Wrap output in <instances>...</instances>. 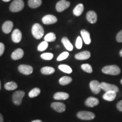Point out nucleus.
I'll use <instances>...</instances> for the list:
<instances>
[{
	"label": "nucleus",
	"mask_w": 122,
	"mask_h": 122,
	"mask_svg": "<svg viewBox=\"0 0 122 122\" xmlns=\"http://www.w3.org/2000/svg\"><path fill=\"white\" fill-rule=\"evenodd\" d=\"M32 33L33 37L36 39H40L43 37L44 34V30L43 27L41 24L35 23L33 24L32 28Z\"/></svg>",
	"instance_id": "f257e3e1"
},
{
	"label": "nucleus",
	"mask_w": 122,
	"mask_h": 122,
	"mask_svg": "<svg viewBox=\"0 0 122 122\" xmlns=\"http://www.w3.org/2000/svg\"><path fill=\"white\" fill-rule=\"evenodd\" d=\"M102 71L105 74L111 75H118L120 73V69L118 66L110 65L104 67L102 70Z\"/></svg>",
	"instance_id": "f03ea898"
},
{
	"label": "nucleus",
	"mask_w": 122,
	"mask_h": 122,
	"mask_svg": "<svg viewBox=\"0 0 122 122\" xmlns=\"http://www.w3.org/2000/svg\"><path fill=\"white\" fill-rule=\"evenodd\" d=\"M24 6V3L23 0H14L10 4V10L13 13L20 11Z\"/></svg>",
	"instance_id": "7ed1b4c3"
},
{
	"label": "nucleus",
	"mask_w": 122,
	"mask_h": 122,
	"mask_svg": "<svg viewBox=\"0 0 122 122\" xmlns=\"http://www.w3.org/2000/svg\"><path fill=\"white\" fill-rule=\"evenodd\" d=\"M25 96V92L23 91L15 92L13 94L12 100L15 105H20L22 102V100Z\"/></svg>",
	"instance_id": "20e7f679"
},
{
	"label": "nucleus",
	"mask_w": 122,
	"mask_h": 122,
	"mask_svg": "<svg viewBox=\"0 0 122 122\" xmlns=\"http://www.w3.org/2000/svg\"><path fill=\"white\" fill-rule=\"evenodd\" d=\"M77 117L80 119L84 120H92L95 118V115L93 112L87 111H81L77 112Z\"/></svg>",
	"instance_id": "39448f33"
},
{
	"label": "nucleus",
	"mask_w": 122,
	"mask_h": 122,
	"mask_svg": "<svg viewBox=\"0 0 122 122\" xmlns=\"http://www.w3.org/2000/svg\"><path fill=\"white\" fill-rule=\"evenodd\" d=\"M70 2L68 1H66V0H61L58 2L56 4V10L58 12L63 11L66 9H67L70 7Z\"/></svg>",
	"instance_id": "423d86ee"
},
{
	"label": "nucleus",
	"mask_w": 122,
	"mask_h": 122,
	"mask_svg": "<svg viewBox=\"0 0 122 122\" xmlns=\"http://www.w3.org/2000/svg\"><path fill=\"white\" fill-rule=\"evenodd\" d=\"M101 89L106 92L108 91H114L117 93L119 91V88L117 86L111 84L105 83V82H102L101 83Z\"/></svg>",
	"instance_id": "0eeeda50"
},
{
	"label": "nucleus",
	"mask_w": 122,
	"mask_h": 122,
	"mask_svg": "<svg viewBox=\"0 0 122 122\" xmlns=\"http://www.w3.org/2000/svg\"><path fill=\"white\" fill-rule=\"evenodd\" d=\"M89 86L92 92L96 94H98L101 91V83L97 80H92L91 81L89 84Z\"/></svg>",
	"instance_id": "6e6552de"
},
{
	"label": "nucleus",
	"mask_w": 122,
	"mask_h": 122,
	"mask_svg": "<svg viewBox=\"0 0 122 122\" xmlns=\"http://www.w3.org/2000/svg\"><path fill=\"white\" fill-rule=\"evenodd\" d=\"M18 71L23 74L28 75L32 73L33 68L30 65H21L18 67Z\"/></svg>",
	"instance_id": "1a4fd4ad"
},
{
	"label": "nucleus",
	"mask_w": 122,
	"mask_h": 122,
	"mask_svg": "<svg viewBox=\"0 0 122 122\" xmlns=\"http://www.w3.org/2000/svg\"><path fill=\"white\" fill-rule=\"evenodd\" d=\"M58 19L53 15H46L44 16L42 19V23L45 24H51L56 23Z\"/></svg>",
	"instance_id": "9d476101"
},
{
	"label": "nucleus",
	"mask_w": 122,
	"mask_h": 122,
	"mask_svg": "<svg viewBox=\"0 0 122 122\" xmlns=\"http://www.w3.org/2000/svg\"><path fill=\"white\" fill-rule=\"evenodd\" d=\"M22 38V32L18 29H15L12 33L11 39L15 43H19L20 41Z\"/></svg>",
	"instance_id": "9b49d317"
},
{
	"label": "nucleus",
	"mask_w": 122,
	"mask_h": 122,
	"mask_svg": "<svg viewBox=\"0 0 122 122\" xmlns=\"http://www.w3.org/2000/svg\"><path fill=\"white\" fill-rule=\"evenodd\" d=\"M51 107L58 112H63L66 110V105L63 103L53 102L51 104Z\"/></svg>",
	"instance_id": "f8f14e48"
},
{
	"label": "nucleus",
	"mask_w": 122,
	"mask_h": 122,
	"mask_svg": "<svg viewBox=\"0 0 122 122\" xmlns=\"http://www.w3.org/2000/svg\"><path fill=\"white\" fill-rule=\"evenodd\" d=\"M86 18L87 20L92 24L96 23L97 21V15L93 11H89L86 14Z\"/></svg>",
	"instance_id": "ddd939ff"
},
{
	"label": "nucleus",
	"mask_w": 122,
	"mask_h": 122,
	"mask_svg": "<svg viewBox=\"0 0 122 122\" xmlns=\"http://www.w3.org/2000/svg\"><path fill=\"white\" fill-rule=\"evenodd\" d=\"M99 103V101L97 98L93 97H90L89 98L86 99L85 102V104L86 106L90 107H93L97 105H98Z\"/></svg>",
	"instance_id": "4468645a"
},
{
	"label": "nucleus",
	"mask_w": 122,
	"mask_h": 122,
	"mask_svg": "<svg viewBox=\"0 0 122 122\" xmlns=\"http://www.w3.org/2000/svg\"><path fill=\"white\" fill-rule=\"evenodd\" d=\"M90 57H91V53L89 51H81L75 56V58L78 60H85L89 59Z\"/></svg>",
	"instance_id": "2eb2a0df"
},
{
	"label": "nucleus",
	"mask_w": 122,
	"mask_h": 122,
	"mask_svg": "<svg viewBox=\"0 0 122 122\" xmlns=\"http://www.w3.org/2000/svg\"><path fill=\"white\" fill-rule=\"evenodd\" d=\"M24 56V51L22 49L18 48L14 51L11 54V58L13 60H18L21 59Z\"/></svg>",
	"instance_id": "dca6fc26"
},
{
	"label": "nucleus",
	"mask_w": 122,
	"mask_h": 122,
	"mask_svg": "<svg viewBox=\"0 0 122 122\" xmlns=\"http://www.w3.org/2000/svg\"><path fill=\"white\" fill-rule=\"evenodd\" d=\"M117 96V92L114 91H108L106 92L103 94V98L105 100L108 101H112Z\"/></svg>",
	"instance_id": "f3484780"
},
{
	"label": "nucleus",
	"mask_w": 122,
	"mask_h": 122,
	"mask_svg": "<svg viewBox=\"0 0 122 122\" xmlns=\"http://www.w3.org/2000/svg\"><path fill=\"white\" fill-rule=\"evenodd\" d=\"M13 27V23L11 21H6L3 24L2 29L5 33H9L11 31Z\"/></svg>",
	"instance_id": "a211bd4d"
},
{
	"label": "nucleus",
	"mask_w": 122,
	"mask_h": 122,
	"mask_svg": "<svg viewBox=\"0 0 122 122\" xmlns=\"http://www.w3.org/2000/svg\"><path fill=\"white\" fill-rule=\"evenodd\" d=\"M80 33L83 41H84L85 43L87 44V45H89V44H91V37H90V33H89V32L85 30H81Z\"/></svg>",
	"instance_id": "6ab92c4d"
},
{
	"label": "nucleus",
	"mask_w": 122,
	"mask_h": 122,
	"mask_svg": "<svg viewBox=\"0 0 122 122\" xmlns=\"http://www.w3.org/2000/svg\"><path fill=\"white\" fill-rule=\"evenodd\" d=\"M53 98L57 100H66L69 98V94L65 92H57L54 94Z\"/></svg>",
	"instance_id": "aec40b11"
},
{
	"label": "nucleus",
	"mask_w": 122,
	"mask_h": 122,
	"mask_svg": "<svg viewBox=\"0 0 122 122\" xmlns=\"http://www.w3.org/2000/svg\"><path fill=\"white\" fill-rule=\"evenodd\" d=\"M84 9V7L83 5L82 4H79L74 8L73 10V13L75 16H79L83 13Z\"/></svg>",
	"instance_id": "412c9836"
},
{
	"label": "nucleus",
	"mask_w": 122,
	"mask_h": 122,
	"mask_svg": "<svg viewBox=\"0 0 122 122\" xmlns=\"http://www.w3.org/2000/svg\"><path fill=\"white\" fill-rule=\"evenodd\" d=\"M61 41H62V43H63V45L65 46V47L66 49L67 50H68V51H72L73 50V45L70 42L69 40L68 39L67 37H64L61 40Z\"/></svg>",
	"instance_id": "4be33fe9"
},
{
	"label": "nucleus",
	"mask_w": 122,
	"mask_h": 122,
	"mask_svg": "<svg viewBox=\"0 0 122 122\" xmlns=\"http://www.w3.org/2000/svg\"><path fill=\"white\" fill-rule=\"evenodd\" d=\"M42 4L41 0H29L28 5L29 7L32 9H36L40 6Z\"/></svg>",
	"instance_id": "5701e85b"
},
{
	"label": "nucleus",
	"mask_w": 122,
	"mask_h": 122,
	"mask_svg": "<svg viewBox=\"0 0 122 122\" xmlns=\"http://www.w3.org/2000/svg\"><path fill=\"white\" fill-rule=\"evenodd\" d=\"M55 72V69L51 67H44L41 69V72L45 75L53 74Z\"/></svg>",
	"instance_id": "b1692460"
},
{
	"label": "nucleus",
	"mask_w": 122,
	"mask_h": 122,
	"mask_svg": "<svg viewBox=\"0 0 122 122\" xmlns=\"http://www.w3.org/2000/svg\"><path fill=\"white\" fill-rule=\"evenodd\" d=\"M72 79L70 76H63L59 79V83L62 85H66L71 83Z\"/></svg>",
	"instance_id": "393cba45"
},
{
	"label": "nucleus",
	"mask_w": 122,
	"mask_h": 122,
	"mask_svg": "<svg viewBox=\"0 0 122 122\" xmlns=\"http://www.w3.org/2000/svg\"><path fill=\"white\" fill-rule=\"evenodd\" d=\"M5 88L7 91H13L18 88L17 84L14 81H10L5 84Z\"/></svg>",
	"instance_id": "a878e982"
},
{
	"label": "nucleus",
	"mask_w": 122,
	"mask_h": 122,
	"mask_svg": "<svg viewBox=\"0 0 122 122\" xmlns=\"http://www.w3.org/2000/svg\"><path fill=\"white\" fill-rule=\"evenodd\" d=\"M59 69L62 72L67 73V74H71L72 72V70L69 66L66 65H61L58 66Z\"/></svg>",
	"instance_id": "bb28decb"
},
{
	"label": "nucleus",
	"mask_w": 122,
	"mask_h": 122,
	"mask_svg": "<svg viewBox=\"0 0 122 122\" xmlns=\"http://www.w3.org/2000/svg\"><path fill=\"white\" fill-rule=\"evenodd\" d=\"M56 36L53 32H50L47 34L44 37L45 41L47 42H53L56 40Z\"/></svg>",
	"instance_id": "cd10ccee"
},
{
	"label": "nucleus",
	"mask_w": 122,
	"mask_h": 122,
	"mask_svg": "<svg viewBox=\"0 0 122 122\" xmlns=\"http://www.w3.org/2000/svg\"><path fill=\"white\" fill-rule=\"evenodd\" d=\"M40 92L41 91L39 88H35L30 92L28 96L30 98H34V97H37L38 95H39V94L40 93Z\"/></svg>",
	"instance_id": "c85d7f7f"
},
{
	"label": "nucleus",
	"mask_w": 122,
	"mask_h": 122,
	"mask_svg": "<svg viewBox=\"0 0 122 122\" xmlns=\"http://www.w3.org/2000/svg\"><path fill=\"white\" fill-rule=\"evenodd\" d=\"M48 42L44 41L41 42L37 47V50L39 51H43L48 48Z\"/></svg>",
	"instance_id": "c756f323"
},
{
	"label": "nucleus",
	"mask_w": 122,
	"mask_h": 122,
	"mask_svg": "<svg viewBox=\"0 0 122 122\" xmlns=\"http://www.w3.org/2000/svg\"><path fill=\"white\" fill-rule=\"evenodd\" d=\"M82 70L88 73H92L93 72V69L92 66L89 64H83L81 66Z\"/></svg>",
	"instance_id": "7c9ffc66"
},
{
	"label": "nucleus",
	"mask_w": 122,
	"mask_h": 122,
	"mask_svg": "<svg viewBox=\"0 0 122 122\" xmlns=\"http://www.w3.org/2000/svg\"><path fill=\"white\" fill-rule=\"evenodd\" d=\"M53 54L50 53H45L41 55V58L44 60H51L53 59Z\"/></svg>",
	"instance_id": "2f4dec72"
},
{
	"label": "nucleus",
	"mask_w": 122,
	"mask_h": 122,
	"mask_svg": "<svg viewBox=\"0 0 122 122\" xmlns=\"http://www.w3.org/2000/svg\"><path fill=\"white\" fill-rule=\"evenodd\" d=\"M68 56H69V53L68 52H63L59 55V56L57 58V61H63L64 59H66Z\"/></svg>",
	"instance_id": "473e14b6"
},
{
	"label": "nucleus",
	"mask_w": 122,
	"mask_h": 122,
	"mask_svg": "<svg viewBox=\"0 0 122 122\" xmlns=\"http://www.w3.org/2000/svg\"><path fill=\"white\" fill-rule=\"evenodd\" d=\"M83 46V40L80 36H78L76 41V47L78 49H80Z\"/></svg>",
	"instance_id": "72a5a7b5"
},
{
	"label": "nucleus",
	"mask_w": 122,
	"mask_h": 122,
	"mask_svg": "<svg viewBox=\"0 0 122 122\" xmlns=\"http://www.w3.org/2000/svg\"><path fill=\"white\" fill-rule=\"evenodd\" d=\"M117 41L118 42H122V30L119 32L116 37Z\"/></svg>",
	"instance_id": "f704fd0d"
},
{
	"label": "nucleus",
	"mask_w": 122,
	"mask_h": 122,
	"mask_svg": "<svg viewBox=\"0 0 122 122\" xmlns=\"http://www.w3.org/2000/svg\"><path fill=\"white\" fill-rule=\"evenodd\" d=\"M4 50H5L4 44L2 43V42H0V57L4 54Z\"/></svg>",
	"instance_id": "c9c22d12"
},
{
	"label": "nucleus",
	"mask_w": 122,
	"mask_h": 122,
	"mask_svg": "<svg viewBox=\"0 0 122 122\" xmlns=\"http://www.w3.org/2000/svg\"><path fill=\"white\" fill-rule=\"evenodd\" d=\"M117 109H118V110H119L120 111H122V100L120 101H119L118 103H117Z\"/></svg>",
	"instance_id": "e433bc0d"
},
{
	"label": "nucleus",
	"mask_w": 122,
	"mask_h": 122,
	"mask_svg": "<svg viewBox=\"0 0 122 122\" xmlns=\"http://www.w3.org/2000/svg\"><path fill=\"white\" fill-rule=\"evenodd\" d=\"M4 122V118H3V116L2 114L0 113V122Z\"/></svg>",
	"instance_id": "4c0bfd02"
},
{
	"label": "nucleus",
	"mask_w": 122,
	"mask_h": 122,
	"mask_svg": "<svg viewBox=\"0 0 122 122\" xmlns=\"http://www.w3.org/2000/svg\"><path fill=\"white\" fill-rule=\"evenodd\" d=\"M32 122H42L41 120H33Z\"/></svg>",
	"instance_id": "58836bf2"
},
{
	"label": "nucleus",
	"mask_w": 122,
	"mask_h": 122,
	"mask_svg": "<svg viewBox=\"0 0 122 122\" xmlns=\"http://www.w3.org/2000/svg\"><path fill=\"white\" fill-rule=\"evenodd\" d=\"M119 54H120V57H122V49L119 51Z\"/></svg>",
	"instance_id": "ea45409f"
},
{
	"label": "nucleus",
	"mask_w": 122,
	"mask_h": 122,
	"mask_svg": "<svg viewBox=\"0 0 122 122\" xmlns=\"http://www.w3.org/2000/svg\"><path fill=\"white\" fill-rule=\"evenodd\" d=\"M3 1H4V2H9V1H11V0H2Z\"/></svg>",
	"instance_id": "a19ab883"
},
{
	"label": "nucleus",
	"mask_w": 122,
	"mask_h": 122,
	"mask_svg": "<svg viewBox=\"0 0 122 122\" xmlns=\"http://www.w3.org/2000/svg\"><path fill=\"white\" fill-rule=\"evenodd\" d=\"M1 81H0V91H1Z\"/></svg>",
	"instance_id": "79ce46f5"
},
{
	"label": "nucleus",
	"mask_w": 122,
	"mask_h": 122,
	"mask_svg": "<svg viewBox=\"0 0 122 122\" xmlns=\"http://www.w3.org/2000/svg\"><path fill=\"white\" fill-rule=\"evenodd\" d=\"M120 83H121V84H122V79L121 80V81H120Z\"/></svg>",
	"instance_id": "37998d69"
}]
</instances>
